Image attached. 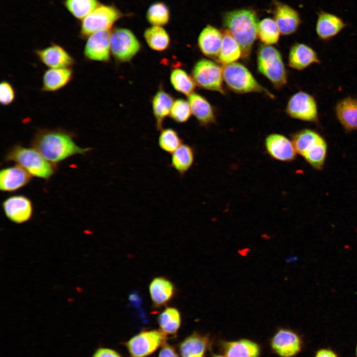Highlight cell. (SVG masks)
<instances>
[{"instance_id":"cell-1","label":"cell","mask_w":357,"mask_h":357,"mask_svg":"<svg viewBox=\"0 0 357 357\" xmlns=\"http://www.w3.org/2000/svg\"><path fill=\"white\" fill-rule=\"evenodd\" d=\"M74 137L73 133L62 129H39L32 140L31 146L47 160L57 165L72 156L84 155L92 149L79 147Z\"/></svg>"},{"instance_id":"cell-2","label":"cell","mask_w":357,"mask_h":357,"mask_svg":"<svg viewBox=\"0 0 357 357\" xmlns=\"http://www.w3.org/2000/svg\"><path fill=\"white\" fill-rule=\"evenodd\" d=\"M258 23L256 13L251 9H237L224 15V25L239 45L244 59L251 54L257 37Z\"/></svg>"},{"instance_id":"cell-3","label":"cell","mask_w":357,"mask_h":357,"mask_svg":"<svg viewBox=\"0 0 357 357\" xmlns=\"http://www.w3.org/2000/svg\"><path fill=\"white\" fill-rule=\"evenodd\" d=\"M5 162H13L20 166L32 177L48 179L55 173L57 165L47 160L33 147L15 145L7 152Z\"/></svg>"},{"instance_id":"cell-4","label":"cell","mask_w":357,"mask_h":357,"mask_svg":"<svg viewBox=\"0 0 357 357\" xmlns=\"http://www.w3.org/2000/svg\"><path fill=\"white\" fill-rule=\"evenodd\" d=\"M292 141L297 153L315 170H322L327 155V144L319 133L304 128L294 133Z\"/></svg>"},{"instance_id":"cell-5","label":"cell","mask_w":357,"mask_h":357,"mask_svg":"<svg viewBox=\"0 0 357 357\" xmlns=\"http://www.w3.org/2000/svg\"><path fill=\"white\" fill-rule=\"evenodd\" d=\"M258 71L277 89L287 83L288 74L280 52L271 45H261L257 53Z\"/></svg>"},{"instance_id":"cell-6","label":"cell","mask_w":357,"mask_h":357,"mask_svg":"<svg viewBox=\"0 0 357 357\" xmlns=\"http://www.w3.org/2000/svg\"><path fill=\"white\" fill-rule=\"evenodd\" d=\"M224 81L228 88L238 94L259 93L273 99L274 96L262 86L243 64L235 62L223 65Z\"/></svg>"},{"instance_id":"cell-7","label":"cell","mask_w":357,"mask_h":357,"mask_svg":"<svg viewBox=\"0 0 357 357\" xmlns=\"http://www.w3.org/2000/svg\"><path fill=\"white\" fill-rule=\"evenodd\" d=\"M123 16V14L115 6L100 4L81 20L79 37L85 39L97 32L110 30Z\"/></svg>"},{"instance_id":"cell-8","label":"cell","mask_w":357,"mask_h":357,"mask_svg":"<svg viewBox=\"0 0 357 357\" xmlns=\"http://www.w3.org/2000/svg\"><path fill=\"white\" fill-rule=\"evenodd\" d=\"M191 74L196 85L199 87L225 94L223 67L217 63L206 59H200L194 65Z\"/></svg>"},{"instance_id":"cell-9","label":"cell","mask_w":357,"mask_h":357,"mask_svg":"<svg viewBox=\"0 0 357 357\" xmlns=\"http://www.w3.org/2000/svg\"><path fill=\"white\" fill-rule=\"evenodd\" d=\"M110 47L111 53L117 60L128 62L140 51L141 46L131 30L118 28L111 31Z\"/></svg>"},{"instance_id":"cell-10","label":"cell","mask_w":357,"mask_h":357,"mask_svg":"<svg viewBox=\"0 0 357 357\" xmlns=\"http://www.w3.org/2000/svg\"><path fill=\"white\" fill-rule=\"evenodd\" d=\"M167 337L160 330H143L123 344L129 357H147L166 343Z\"/></svg>"},{"instance_id":"cell-11","label":"cell","mask_w":357,"mask_h":357,"mask_svg":"<svg viewBox=\"0 0 357 357\" xmlns=\"http://www.w3.org/2000/svg\"><path fill=\"white\" fill-rule=\"evenodd\" d=\"M292 118L304 121L318 123V106L314 96L300 91L289 99L286 109Z\"/></svg>"},{"instance_id":"cell-12","label":"cell","mask_w":357,"mask_h":357,"mask_svg":"<svg viewBox=\"0 0 357 357\" xmlns=\"http://www.w3.org/2000/svg\"><path fill=\"white\" fill-rule=\"evenodd\" d=\"M269 345L271 352L279 357H295L301 352L303 342L294 330L281 327L270 338Z\"/></svg>"},{"instance_id":"cell-13","label":"cell","mask_w":357,"mask_h":357,"mask_svg":"<svg viewBox=\"0 0 357 357\" xmlns=\"http://www.w3.org/2000/svg\"><path fill=\"white\" fill-rule=\"evenodd\" d=\"M110 30L97 32L87 39L84 55L88 60L108 62L110 59Z\"/></svg>"},{"instance_id":"cell-14","label":"cell","mask_w":357,"mask_h":357,"mask_svg":"<svg viewBox=\"0 0 357 357\" xmlns=\"http://www.w3.org/2000/svg\"><path fill=\"white\" fill-rule=\"evenodd\" d=\"M218 345L225 357H260L261 354L260 345L249 339L220 340Z\"/></svg>"},{"instance_id":"cell-15","label":"cell","mask_w":357,"mask_h":357,"mask_svg":"<svg viewBox=\"0 0 357 357\" xmlns=\"http://www.w3.org/2000/svg\"><path fill=\"white\" fill-rule=\"evenodd\" d=\"M2 206L7 218L15 223L26 222L33 215L32 203L23 195H13L7 198L3 201Z\"/></svg>"},{"instance_id":"cell-16","label":"cell","mask_w":357,"mask_h":357,"mask_svg":"<svg viewBox=\"0 0 357 357\" xmlns=\"http://www.w3.org/2000/svg\"><path fill=\"white\" fill-rule=\"evenodd\" d=\"M35 53L39 60L49 68H71L75 63L73 57L62 47L55 43L36 50Z\"/></svg>"},{"instance_id":"cell-17","label":"cell","mask_w":357,"mask_h":357,"mask_svg":"<svg viewBox=\"0 0 357 357\" xmlns=\"http://www.w3.org/2000/svg\"><path fill=\"white\" fill-rule=\"evenodd\" d=\"M264 144L268 154L277 160L291 162L296 157L297 153L292 140L282 134H269L266 137Z\"/></svg>"},{"instance_id":"cell-18","label":"cell","mask_w":357,"mask_h":357,"mask_svg":"<svg viewBox=\"0 0 357 357\" xmlns=\"http://www.w3.org/2000/svg\"><path fill=\"white\" fill-rule=\"evenodd\" d=\"M212 346L210 334L194 332L179 343L178 350L181 357H205Z\"/></svg>"},{"instance_id":"cell-19","label":"cell","mask_w":357,"mask_h":357,"mask_svg":"<svg viewBox=\"0 0 357 357\" xmlns=\"http://www.w3.org/2000/svg\"><path fill=\"white\" fill-rule=\"evenodd\" d=\"M32 176L24 168L16 164L3 168L0 172V189L13 192L28 184Z\"/></svg>"},{"instance_id":"cell-20","label":"cell","mask_w":357,"mask_h":357,"mask_svg":"<svg viewBox=\"0 0 357 357\" xmlns=\"http://www.w3.org/2000/svg\"><path fill=\"white\" fill-rule=\"evenodd\" d=\"M320 63L317 53L308 45L296 43L291 46L288 56V64L291 68L302 70L313 64Z\"/></svg>"},{"instance_id":"cell-21","label":"cell","mask_w":357,"mask_h":357,"mask_svg":"<svg viewBox=\"0 0 357 357\" xmlns=\"http://www.w3.org/2000/svg\"><path fill=\"white\" fill-rule=\"evenodd\" d=\"M274 20L283 35L295 33L301 23L299 14L296 10L287 4L278 2L274 10Z\"/></svg>"},{"instance_id":"cell-22","label":"cell","mask_w":357,"mask_h":357,"mask_svg":"<svg viewBox=\"0 0 357 357\" xmlns=\"http://www.w3.org/2000/svg\"><path fill=\"white\" fill-rule=\"evenodd\" d=\"M346 26L344 21L339 16L321 10L318 13L315 31L320 39L327 40L338 35Z\"/></svg>"},{"instance_id":"cell-23","label":"cell","mask_w":357,"mask_h":357,"mask_svg":"<svg viewBox=\"0 0 357 357\" xmlns=\"http://www.w3.org/2000/svg\"><path fill=\"white\" fill-rule=\"evenodd\" d=\"M223 40V33L216 27L208 25L199 35L198 46L201 53L206 57L216 60Z\"/></svg>"},{"instance_id":"cell-24","label":"cell","mask_w":357,"mask_h":357,"mask_svg":"<svg viewBox=\"0 0 357 357\" xmlns=\"http://www.w3.org/2000/svg\"><path fill=\"white\" fill-rule=\"evenodd\" d=\"M337 118L345 130H357V98L347 97L339 101L335 108Z\"/></svg>"},{"instance_id":"cell-25","label":"cell","mask_w":357,"mask_h":357,"mask_svg":"<svg viewBox=\"0 0 357 357\" xmlns=\"http://www.w3.org/2000/svg\"><path fill=\"white\" fill-rule=\"evenodd\" d=\"M151 301L155 307L166 305L174 297L175 287L172 282L166 278H154L149 286Z\"/></svg>"},{"instance_id":"cell-26","label":"cell","mask_w":357,"mask_h":357,"mask_svg":"<svg viewBox=\"0 0 357 357\" xmlns=\"http://www.w3.org/2000/svg\"><path fill=\"white\" fill-rule=\"evenodd\" d=\"M73 75L71 68H49L44 73L41 90L55 92L60 90L71 81Z\"/></svg>"},{"instance_id":"cell-27","label":"cell","mask_w":357,"mask_h":357,"mask_svg":"<svg viewBox=\"0 0 357 357\" xmlns=\"http://www.w3.org/2000/svg\"><path fill=\"white\" fill-rule=\"evenodd\" d=\"M191 113L202 126L215 123L216 116L213 107L203 96L193 93L188 97Z\"/></svg>"},{"instance_id":"cell-28","label":"cell","mask_w":357,"mask_h":357,"mask_svg":"<svg viewBox=\"0 0 357 357\" xmlns=\"http://www.w3.org/2000/svg\"><path fill=\"white\" fill-rule=\"evenodd\" d=\"M173 97L161 87L152 98V106L157 130L162 129L164 119L170 114Z\"/></svg>"},{"instance_id":"cell-29","label":"cell","mask_w":357,"mask_h":357,"mask_svg":"<svg viewBox=\"0 0 357 357\" xmlns=\"http://www.w3.org/2000/svg\"><path fill=\"white\" fill-rule=\"evenodd\" d=\"M223 33V40L216 61L223 65L237 62L242 57L241 48L227 29Z\"/></svg>"},{"instance_id":"cell-30","label":"cell","mask_w":357,"mask_h":357,"mask_svg":"<svg viewBox=\"0 0 357 357\" xmlns=\"http://www.w3.org/2000/svg\"><path fill=\"white\" fill-rule=\"evenodd\" d=\"M171 154V166L179 176H183L194 163L195 153L193 147L182 144Z\"/></svg>"},{"instance_id":"cell-31","label":"cell","mask_w":357,"mask_h":357,"mask_svg":"<svg viewBox=\"0 0 357 357\" xmlns=\"http://www.w3.org/2000/svg\"><path fill=\"white\" fill-rule=\"evenodd\" d=\"M160 330L167 336H175L181 325V315L174 307H167L157 318Z\"/></svg>"},{"instance_id":"cell-32","label":"cell","mask_w":357,"mask_h":357,"mask_svg":"<svg viewBox=\"0 0 357 357\" xmlns=\"http://www.w3.org/2000/svg\"><path fill=\"white\" fill-rule=\"evenodd\" d=\"M143 36L148 46L154 51L163 52L170 46V36L162 26H152L147 28Z\"/></svg>"},{"instance_id":"cell-33","label":"cell","mask_w":357,"mask_h":357,"mask_svg":"<svg viewBox=\"0 0 357 357\" xmlns=\"http://www.w3.org/2000/svg\"><path fill=\"white\" fill-rule=\"evenodd\" d=\"M170 81L172 86L177 91L188 96L194 93L196 85L192 76L180 68H175L172 70Z\"/></svg>"},{"instance_id":"cell-34","label":"cell","mask_w":357,"mask_h":357,"mask_svg":"<svg viewBox=\"0 0 357 357\" xmlns=\"http://www.w3.org/2000/svg\"><path fill=\"white\" fill-rule=\"evenodd\" d=\"M100 4L98 0H64L63 2L71 15L81 21Z\"/></svg>"},{"instance_id":"cell-35","label":"cell","mask_w":357,"mask_h":357,"mask_svg":"<svg viewBox=\"0 0 357 357\" xmlns=\"http://www.w3.org/2000/svg\"><path fill=\"white\" fill-rule=\"evenodd\" d=\"M280 33L273 19L266 18L259 22L257 37L263 44L267 45L276 44L279 40Z\"/></svg>"},{"instance_id":"cell-36","label":"cell","mask_w":357,"mask_h":357,"mask_svg":"<svg viewBox=\"0 0 357 357\" xmlns=\"http://www.w3.org/2000/svg\"><path fill=\"white\" fill-rule=\"evenodd\" d=\"M146 19L152 26H162L170 20V12L168 6L163 2H156L148 7Z\"/></svg>"},{"instance_id":"cell-37","label":"cell","mask_w":357,"mask_h":357,"mask_svg":"<svg viewBox=\"0 0 357 357\" xmlns=\"http://www.w3.org/2000/svg\"><path fill=\"white\" fill-rule=\"evenodd\" d=\"M183 144L181 138L174 129L168 128L161 130L158 145L164 152L172 154Z\"/></svg>"},{"instance_id":"cell-38","label":"cell","mask_w":357,"mask_h":357,"mask_svg":"<svg viewBox=\"0 0 357 357\" xmlns=\"http://www.w3.org/2000/svg\"><path fill=\"white\" fill-rule=\"evenodd\" d=\"M191 111L188 101L178 99L174 101L170 116L178 123H184L189 119Z\"/></svg>"},{"instance_id":"cell-39","label":"cell","mask_w":357,"mask_h":357,"mask_svg":"<svg viewBox=\"0 0 357 357\" xmlns=\"http://www.w3.org/2000/svg\"><path fill=\"white\" fill-rule=\"evenodd\" d=\"M16 93L12 85L7 81L3 80L0 84V102L1 105L7 106L15 99Z\"/></svg>"},{"instance_id":"cell-40","label":"cell","mask_w":357,"mask_h":357,"mask_svg":"<svg viewBox=\"0 0 357 357\" xmlns=\"http://www.w3.org/2000/svg\"><path fill=\"white\" fill-rule=\"evenodd\" d=\"M91 357H122L116 350L112 349L99 347L95 351Z\"/></svg>"},{"instance_id":"cell-41","label":"cell","mask_w":357,"mask_h":357,"mask_svg":"<svg viewBox=\"0 0 357 357\" xmlns=\"http://www.w3.org/2000/svg\"><path fill=\"white\" fill-rule=\"evenodd\" d=\"M158 357H179L175 349L165 343L160 351Z\"/></svg>"},{"instance_id":"cell-42","label":"cell","mask_w":357,"mask_h":357,"mask_svg":"<svg viewBox=\"0 0 357 357\" xmlns=\"http://www.w3.org/2000/svg\"><path fill=\"white\" fill-rule=\"evenodd\" d=\"M314 357H338V356L332 350L322 348L317 351Z\"/></svg>"},{"instance_id":"cell-43","label":"cell","mask_w":357,"mask_h":357,"mask_svg":"<svg viewBox=\"0 0 357 357\" xmlns=\"http://www.w3.org/2000/svg\"><path fill=\"white\" fill-rule=\"evenodd\" d=\"M211 357H225L223 355H221L219 354H213L212 355Z\"/></svg>"},{"instance_id":"cell-44","label":"cell","mask_w":357,"mask_h":357,"mask_svg":"<svg viewBox=\"0 0 357 357\" xmlns=\"http://www.w3.org/2000/svg\"><path fill=\"white\" fill-rule=\"evenodd\" d=\"M356 357H357V344L356 348Z\"/></svg>"}]
</instances>
